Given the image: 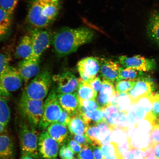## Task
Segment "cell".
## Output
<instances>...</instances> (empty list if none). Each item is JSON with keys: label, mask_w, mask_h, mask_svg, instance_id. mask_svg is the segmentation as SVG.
Segmentation results:
<instances>
[{"label": "cell", "mask_w": 159, "mask_h": 159, "mask_svg": "<svg viewBox=\"0 0 159 159\" xmlns=\"http://www.w3.org/2000/svg\"><path fill=\"white\" fill-rule=\"evenodd\" d=\"M94 36V32L87 28L63 27L53 34L52 44L57 56L61 57L75 52L81 45L91 42Z\"/></svg>", "instance_id": "obj_1"}, {"label": "cell", "mask_w": 159, "mask_h": 159, "mask_svg": "<svg viewBox=\"0 0 159 159\" xmlns=\"http://www.w3.org/2000/svg\"><path fill=\"white\" fill-rule=\"evenodd\" d=\"M60 0H30L27 21L32 29H46L56 19Z\"/></svg>", "instance_id": "obj_2"}, {"label": "cell", "mask_w": 159, "mask_h": 159, "mask_svg": "<svg viewBox=\"0 0 159 159\" xmlns=\"http://www.w3.org/2000/svg\"><path fill=\"white\" fill-rule=\"evenodd\" d=\"M53 77L50 70L43 69L25 87L23 95L37 100H44L48 95Z\"/></svg>", "instance_id": "obj_3"}, {"label": "cell", "mask_w": 159, "mask_h": 159, "mask_svg": "<svg viewBox=\"0 0 159 159\" xmlns=\"http://www.w3.org/2000/svg\"><path fill=\"white\" fill-rule=\"evenodd\" d=\"M34 127L24 122L20 124L18 136L21 156L28 155L36 159H39L38 136Z\"/></svg>", "instance_id": "obj_4"}, {"label": "cell", "mask_w": 159, "mask_h": 159, "mask_svg": "<svg viewBox=\"0 0 159 159\" xmlns=\"http://www.w3.org/2000/svg\"><path fill=\"white\" fill-rule=\"evenodd\" d=\"M45 101L28 98L22 95L19 104L21 114L31 126L37 128L42 118Z\"/></svg>", "instance_id": "obj_5"}, {"label": "cell", "mask_w": 159, "mask_h": 159, "mask_svg": "<svg viewBox=\"0 0 159 159\" xmlns=\"http://www.w3.org/2000/svg\"><path fill=\"white\" fill-rule=\"evenodd\" d=\"M56 89L53 87L45 101L42 118L38 126L39 130H47L50 125L56 122L61 116L63 109L59 104Z\"/></svg>", "instance_id": "obj_6"}, {"label": "cell", "mask_w": 159, "mask_h": 159, "mask_svg": "<svg viewBox=\"0 0 159 159\" xmlns=\"http://www.w3.org/2000/svg\"><path fill=\"white\" fill-rule=\"evenodd\" d=\"M47 29H31L30 31L33 43L30 58L40 59L41 56L52 43L53 34Z\"/></svg>", "instance_id": "obj_7"}, {"label": "cell", "mask_w": 159, "mask_h": 159, "mask_svg": "<svg viewBox=\"0 0 159 159\" xmlns=\"http://www.w3.org/2000/svg\"><path fill=\"white\" fill-rule=\"evenodd\" d=\"M23 82L17 67L10 66L0 76V94L7 98L11 92L20 88Z\"/></svg>", "instance_id": "obj_8"}, {"label": "cell", "mask_w": 159, "mask_h": 159, "mask_svg": "<svg viewBox=\"0 0 159 159\" xmlns=\"http://www.w3.org/2000/svg\"><path fill=\"white\" fill-rule=\"evenodd\" d=\"M59 145L46 130L39 135L38 151L39 159H57Z\"/></svg>", "instance_id": "obj_9"}, {"label": "cell", "mask_w": 159, "mask_h": 159, "mask_svg": "<svg viewBox=\"0 0 159 159\" xmlns=\"http://www.w3.org/2000/svg\"><path fill=\"white\" fill-rule=\"evenodd\" d=\"M119 61L124 68H131L143 72L153 70L156 67L154 59L147 58L140 55L130 57L122 56L119 57Z\"/></svg>", "instance_id": "obj_10"}, {"label": "cell", "mask_w": 159, "mask_h": 159, "mask_svg": "<svg viewBox=\"0 0 159 159\" xmlns=\"http://www.w3.org/2000/svg\"><path fill=\"white\" fill-rule=\"evenodd\" d=\"M57 83V94H69L75 93L78 89L80 80L70 71H66L53 77Z\"/></svg>", "instance_id": "obj_11"}, {"label": "cell", "mask_w": 159, "mask_h": 159, "mask_svg": "<svg viewBox=\"0 0 159 159\" xmlns=\"http://www.w3.org/2000/svg\"><path fill=\"white\" fill-rule=\"evenodd\" d=\"M126 132L129 150L133 149L144 150L153 144L150 133L142 132L136 127L129 129Z\"/></svg>", "instance_id": "obj_12"}, {"label": "cell", "mask_w": 159, "mask_h": 159, "mask_svg": "<svg viewBox=\"0 0 159 159\" xmlns=\"http://www.w3.org/2000/svg\"><path fill=\"white\" fill-rule=\"evenodd\" d=\"M101 61L96 57H89L80 61L77 64L81 79L89 81L96 76L100 71Z\"/></svg>", "instance_id": "obj_13"}, {"label": "cell", "mask_w": 159, "mask_h": 159, "mask_svg": "<svg viewBox=\"0 0 159 159\" xmlns=\"http://www.w3.org/2000/svg\"><path fill=\"white\" fill-rule=\"evenodd\" d=\"M40 59L29 58L21 60L18 64V71L25 82V86L30 79L35 77L39 73Z\"/></svg>", "instance_id": "obj_14"}, {"label": "cell", "mask_w": 159, "mask_h": 159, "mask_svg": "<svg viewBox=\"0 0 159 159\" xmlns=\"http://www.w3.org/2000/svg\"><path fill=\"white\" fill-rule=\"evenodd\" d=\"M153 87L152 83L144 77L137 80L134 87L128 93L133 105L141 97L152 94Z\"/></svg>", "instance_id": "obj_15"}, {"label": "cell", "mask_w": 159, "mask_h": 159, "mask_svg": "<svg viewBox=\"0 0 159 159\" xmlns=\"http://www.w3.org/2000/svg\"><path fill=\"white\" fill-rule=\"evenodd\" d=\"M146 33L148 39L159 47V9L153 10L149 15Z\"/></svg>", "instance_id": "obj_16"}, {"label": "cell", "mask_w": 159, "mask_h": 159, "mask_svg": "<svg viewBox=\"0 0 159 159\" xmlns=\"http://www.w3.org/2000/svg\"><path fill=\"white\" fill-rule=\"evenodd\" d=\"M101 75L104 80L112 82L118 80L121 66L118 63L110 60H101Z\"/></svg>", "instance_id": "obj_17"}, {"label": "cell", "mask_w": 159, "mask_h": 159, "mask_svg": "<svg viewBox=\"0 0 159 159\" xmlns=\"http://www.w3.org/2000/svg\"><path fill=\"white\" fill-rule=\"evenodd\" d=\"M57 94L59 104L63 110L70 115L78 112L79 102L77 93Z\"/></svg>", "instance_id": "obj_18"}, {"label": "cell", "mask_w": 159, "mask_h": 159, "mask_svg": "<svg viewBox=\"0 0 159 159\" xmlns=\"http://www.w3.org/2000/svg\"><path fill=\"white\" fill-rule=\"evenodd\" d=\"M47 132L52 138L56 141L59 146L66 143L69 135L67 126L59 123L51 124L47 129Z\"/></svg>", "instance_id": "obj_19"}, {"label": "cell", "mask_w": 159, "mask_h": 159, "mask_svg": "<svg viewBox=\"0 0 159 159\" xmlns=\"http://www.w3.org/2000/svg\"><path fill=\"white\" fill-rule=\"evenodd\" d=\"M14 143L7 133L0 134V159H14Z\"/></svg>", "instance_id": "obj_20"}, {"label": "cell", "mask_w": 159, "mask_h": 159, "mask_svg": "<svg viewBox=\"0 0 159 159\" xmlns=\"http://www.w3.org/2000/svg\"><path fill=\"white\" fill-rule=\"evenodd\" d=\"M33 51V43L30 34L23 36L15 50V57L17 58L24 60L29 58Z\"/></svg>", "instance_id": "obj_21"}, {"label": "cell", "mask_w": 159, "mask_h": 159, "mask_svg": "<svg viewBox=\"0 0 159 159\" xmlns=\"http://www.w3.org/2000/svg\"><path fill=\"white\" fill-rule=\"evenodd\" d=\"M12 15L0 7V41L4 40L11 34Z\"/></svg>", "instance_id": "obj_22"}, {"label": "cell", "mask_w": 159, "mask_h": 159, "mask_svg": "<svg viewBox=\"0 0 159 159\" xmlns=\"http://www.w3.org/2000/svg\"><path fill=\"white\" fill-rule=\"evenodd\" d=\"M67 127L71 134L79 135H85L89 128L82 117L77 113L71 115Z\"/></svg>", "instance_id": "obj_23"}, {"label": "cell", "mask_w": 159, "mask_h": 159, "mask_svg": "<svg viewBox=\"0 0 159 159\" xmlns=\"http://www.w3.org/2000/svg\"><path fill=\"white\" fill-rule=\"evenodd\" d=\"M77 93L80 100H95L97 95V93L91 85L82 79L80 80Z\"/></svg>", "instance_id": "obj_24"}, {"label": "cell", "mask_w": 159, "mask_h": 159, "mask_svg": "<svg viewBox=\"0 0 159 159\" xmlns=\"http://www.w3.org/2000/svg\"><path fill=\"white\" fill-rule=\"evenodd\" d=\"M102 110L105 122L114 130L117 129V121L119 114L118 108L115 105H110Z\"/></svg>", "instance_id": "obj_25"}, {"label": "cell", "mask_w": 159, "mask_h": 159, "mask_svg": "<svg viewBox=\"0 0 159 159\" xmlns=\"http://www.w3.org/2000/svg\"><path fill=\"white\" fill-rule=\"evenodd\" d=\"M80 115L88 126L96 125L104 121L103 111L101 108L91 112L87 111Z\"/></svg>", "instance_id": "obj_26"}, {"label": "cell", "mask_w": 159, "mask_h": 159, "mask_svg": "<svg viewBox=\"0 0 159 159\" xmlns=\"http://www.w3.org/2000/svg\"><path fill=\"white\" fill-rule=\"evenodd\" d=\"M144 73L142 71L137 70L131 68H124L121 66L118 81L123 80L136 81L144 77Z\"/></svg>", "instance_id": "obj_27"}, {"label": "cell", "mask_w": 159, "mask_h": 159, "mask_svg": "<svg viewBox=\"0 0 159 159\" xmlns=\"http://www.w3.org/2000/svg\"><path fill=\"white\" fill-rule=\"evenodd\" d=\"M11 118V111L7 99L0 94V123L7 126Z\"/></svg>", "instance_id": "obj_28"}, {"label": "cell", "mask_w": 159, "mask_h": 159, "mask_svg": "<svg viewBox=\"0 0 159 159\" xmlns=\"http://www.w3.org/2000/svg\"><path fill=\"white\" fill-rule=\"evenodd\" d=\"M100 129L97 124L89 126L85 136L89 139L92 146L101 147L102 146L99 140Z\"/></svg>", "instance_id": "obj_29"}, {"label": "cell", "mask_w": 159, "mask_h": 159, "mask_svg": "<svg viewBox=\"0 0 159 159\" xmlns=\"http://www.w3.org/2000/svg\"><path fill=\"white\" fill-rule=\"evenodd\" d=\"M133 105L128 93L119 94L116 107L119 112L128 114V111Z\"/></svg>", "instance_id": "obj_30"}, {"label": "cell", "mask_w": 159, "mask_h": 159, "mask_svg": "<svg viewBox=\"0 0 159 159\" xmlns=\"http://www.w3.org/2000/svg\"><path fill=\"white\" fill-rule=\"evenodd\" d=\"M79 106L78 114L80 115L89 111H95L99 109L97 101L95 100H83L79 99Z\"/></svg>", "instance_id": "obj_31"}, {"label": "cell", "mask_w": 159, "mask_h": 159, "mask_svg": "<svg viewBox=\"0 0 159 159\" xmlns=\"http://www.w3.org/2000/svg\"><path fill=\"white\" fill-rule=\"evenodd\" d=\"M99 92V94L108 98L113 96L117 93L113 83L105 80L102 81Z\"/></svg>", "instance_id": "obj_32"}, {"label": "cell", "mask_w": 159, "mask_h": 159, "mask_svg": "<svg viewBox=\"0 0 159 159\" xmlns=\"http://www.w3.org/2000/svg\"><path fill=\"white\" fill-rule=\"evenodd\" d=\"M136 81L120 80L117 81L115 85L116 91L119 94L128 93L134 86Z\"/></svg>", "instance_id": "obj_33"}, {"label": "cell", "mask_w": 159, "mask_h": 159, "mask_svg": "<svg viewBox=\"0 0 159 159\" xmlns=\"http://www.w3.org/2000/svg\"><path fill=\"white\" fill-rule=\"evenodd\" d=\"M153 99L152 95H149L141 97L137 101L136 104L142 108L147 114L151 112L152 109Z\"/></svg>", "instance_id": "obj_34"}, {"label": "cell", "mask_w": 159, "mask_h": 159, "mask_svg": "<svg viewBox=\"0 0 159 159\" xmlns=\"http://www.w3.org/2000/svg\"><path fill=\"white\" fill-rule=\"evenodd\" d=\"M11 53L6 51L0 52V76L11 66Z\"/></svg>", "instance_id": "obj_35"}, {"label": "cell", "mask_w": 159, "mask_h": 159, "mask_svg": "<svg viewBox=\"0 0 159 159\" xmlns=\"http://www.w3.org/2000/svg\"><path fill=\"white\" fill-rule=\"evenodd\" d=\"M19 0H0V7L13 15Z\"/></svg>", "instance_id": "obj_36"}, {"label": "cell", "mask_w": 159, "mask_h": 159, "mask_svg": "<svg viewBox=\"0 0 159 159\" xmlns=\"http://www.w3.org/2000/svg\"><path fill=\"white\" fill-rule=\"evenodd\" d=\"M59 154L61 159H71L74 157L75 153L68 145L65 143L61 146Z\"/></svg>", "instance_id": "obj_37"}, {"label": "cell", "mask_w": 159, "mask_h": 159, "mask_svg": "<svg viewBox=\"0 0 159 159\" xmlns=\"http://www.w3.org/2000/svg\"><path fill=\"white\" fill-rule=\"evenodd\" d=\"M69 137L80 145L83 148L91 145L90 141L87 138L85 135H75L71 134Z\"/></svg>", "instance_id": "obj_38"}, {"label": "cell", "mask_w": 159, "mask_h": 159, "mask_svg": "<svg viewBox=\"0 0 159 159\" xmlns=\"http://www.w3.org/2000/svg\"><path fill=\"white\" fill-rule=\"evenodd\" d=\"M78 159H94L92 145L83 148L77 154Z\"/></svg>", "instance_id": "obj_39"}, {"label": "cell", "mask_w": 159, "mask_h": 159, "mask_svg": "<svg viewBox=\"0 0 159 159\" xmlns=\"http://www.w3.org/2000/svg\"><path fill=\"white\" fill-rule=\"evenodd\" d=\"M153 99L152 109L151 112L156 119L159 118V94H151Z\"/></svg>", "instance_id": "obj_40"}, {"label": "cell", "mask_w": 159, "mask_h": 159, "mask_svg": "<svg viewBox=\"0 0 159 159\" xmlns=\"http://www.w3.org/2000/svg\"><path fill=\"white\" fill-rule=\"evenodd\" d=\"M71 119V115L63 109L61 116L56 122L67 127L70 122Z\"/></svg>", "instance_id": "obj_41"}, {"label": "cell", "mask_w": 159, "mask_h": 159, "mask_svg": "<svg viewBox=\"0 0 159 159\" xmlns=\"http://www.w3.org/2000/svg\"><path fill=\"white\" fill-rule=\"evenodd\" d=\"M66 143L75 154H78L83 148L80 145L78 144L69 136Z\"/></svg>", "instance_id": "obj_42"}, {"label": "cell", "mask_w": 159, "mask_h": 159, "mask_svg": "<svg viewBox=\"0 0 159 159\" xmlns=\"http://www.w3.org/2000/svg\"><path fill=\"white\" fill-rule=\"evenodd\" d=\"M86 81L91 85V86L97 93H98L99 92L102 82L99 77L96 76L90 80Z\"/></svg>", "instance_id": "obj_43"}, {"label": "cell", "mask_w": 159, "mask_h": 159, "mask_svg": "<svg viewBox=\"0 0 159 159\" xmlns=\"http://www.w3.org/2000/svg\"><path fill=\"white\" fill-rule=\"evenodd\" d=\"M108 97L103 96L99 94L97 97V102L99 105V108L103 109L108 106L109 105Z\"/></svg>", "instance_id": "obj_44"}, {"label": "cell", "mask_w": 159, "mask_h": 159, "mask_svg": "<svg viewBox=\"0 0 159 159\" xmlns=\"http://www.w3.org/2000/svg\"><path fill=\"white\" fill-rule=\"evenodd\" d=\"M131 151L134 154V159H144L148 157V154L144 150L133 149Z\"/></svg>", "instance_id": "obj_45"}, {"label": "cell", "mask_w": 159, "mask_h": 159, "mask_svg": "<svg viewBox=\"0 0 159 159\" xmlns=\"http://www.w3.org/2000/svg\"><path fill=\"white\" fill-rule=\"evenodd\" d=\"M92 148L94 159H106L103 154L101 147L92 146Z\"/></svg>", "instance_id": "obj_46"}, {"label": "cell", "mask_w": 159, "mask_h": 159, "mask_svg": "<svg viewBox=\"0 0 159 159\" xmlns=\"http://www.w3.org/2000/svg\"><path fill=\"white\" fill-rule=\"evenodd\" d=\"M152 142L159 143V127L156 125L154 127L152 131L150 133Z\"/></svg>", "instance_id": "obj_47"}, {"label": "cell", "mask_w": 159, "mask_h": 159, "mask_svg": "<svg viewBox=\"0 0 159 159\" xmlns=\"http://www.w3.org/2000/svg\"><path fill=\"white\" fill-rule=\"evenodd\" d=\"M122 156L124 159H134V154L131 150L125 151L123 153Z\"/></svg>", "instance_id": "obj_48"}, {"label": "cell", "mask_w": 159, "mask_h": 159, "mask_svg": "<svg viewBox=\"0 0 159 159\" xmlns=\"http://www.w3.org/2000/svg\"><path fill=\"white\" fill-rule=\"evenodd\" d=\"M154 156L156 159H159V143H154L152 145Z\"/></svg>", "instance_id": "obj_49"}, {"label": "cell", "mask_w": 159, "mask_h": 159, "mask_svg": "<svg viewBox=\"0 0 159 159\" xmlns=\"http://www.w3.org/2000/svg\"><path fill=\"white\" fill-rule=\"evenodd\" d=\"M7 127L0 123V134L7 133Z\"/></svg>", "instance_id": "obj_50"}, {"label": "cell", "mask_w": 159, "mask_h": 159, "mask_svg": "<svg viewBox=\"0 0 159 159\" xmlns=\"http://www.w3.org/2000/svg\"><path fill=\"white\" fill-rule=\"evenodd\" d=\"M20 159H36L33 157L29 156L28 155H24L21 156V157Z\"/></svg>", "instance_id": "obj_51"}, {"label": "cell", "mask_w": 159, "mask_h": 159, "mask_svg": "<svg viewBox=\"0 0 159 159\" xmlns=\"http://www.w3.org/2000/svg\"><path fill=\"white\" fill-rule=\"evenodd\" d=\"M156 125H157L159 127V118H157L156 120ZM155 125V126H156Z\"/></svg>", "instance_id": "obj_52"}, {"label": "cell", "mask_w": 159, "mask_h": 159, "mask_svg": "<svg viewBox=\"0 0 159 159\" xmlns=\"http://www.w3.org/2000/svg\"><path fill=\"white\" fill-rule=\"evenodd\" d=\"M144 159H156L155 156H150L147 157Z\"/></svg>", "instance_id": "obj_53"}, {"label": "cell", "mask_w": 159, "mask_h": 159, "mask_svg": "<svg viewBox=\"0 0 159 159\" xmlns=\"http://www.w3.org/2000/svg\"><path fill=\"white\" fill-rule=\"evenodd\" d=\"M71 159H78V158H75V157H73V158H72Z\"/></svg>", "instance_id": "obj_54"}]
</instances>
